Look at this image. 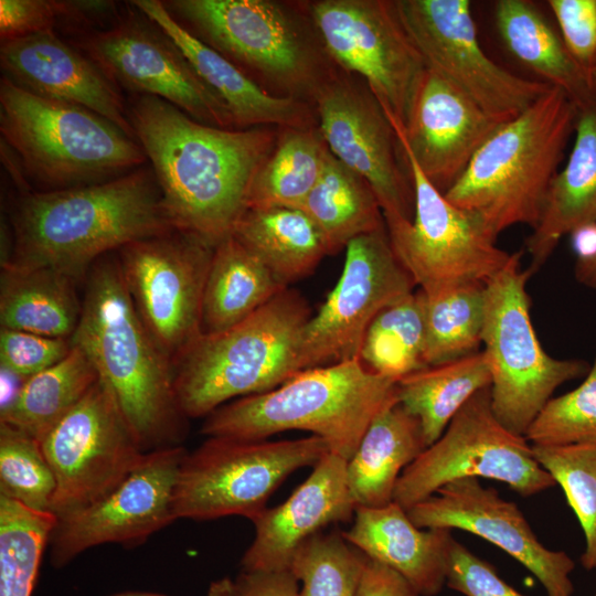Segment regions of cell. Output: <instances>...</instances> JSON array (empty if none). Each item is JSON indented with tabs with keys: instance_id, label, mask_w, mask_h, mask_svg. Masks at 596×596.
Masks as SVG:
<instances>
[{
	"instance_id": "36",
	"label": "cell",
	"mask_w": 596,
	"mask_h": 596,
	"mask_svg": "<svg viewBox=\"0 0 596 596\" xmlns=\"http://www.w3.org/2000/svg\"><path fill=\"white\" fill-rule=\"evenodd\" d=\"M327 151L318 126L279 128L272 152L252 181L246 209H298L316 185Z\"/></svg>"
},
{
	"instance_id": "48",
	"label": "cell",
	"mask_w": 596,
	"mask_h": 596,
	"mask_svg": "<svg viewBox=\"0 0 596 596\" xmlns=\"http://www.w3.org/2000/svg\"><path fill=\"white\" fill-rule=\"evenodd\" d=\"M236 596H299L298 582L288 571L246 572L234 579Z\"/></svg>"
},
{
	"instance_id": "49",
	"label": "cell",
	"mask_w": 596,
	"mask_h": 596,
	"mask_svg": "<svg viewBox=\"0 0 596 596\" xmlns=\"http://www.w3.org/2000/svg\"><path fill=\"white\" fill-rule=\"evenodd\" d=\"M25 380V377L4 368H0V413L4 412L13 404Z\"/></svg>"
},
{
	"instance_id": "1",
	"label": "cell",
	"mask_w": 596,
	"mask_h": 596,
	"mask_svg": "<svg viewBox=\"0 0 596 596\" xmlns=\"http://www.w3.org/2000/svg\"><path fill=\"white\" fill-rule=\"evenodd\" d=\"M128 118L172 226L213 246L232 235L278 129L209 126L146 95L132 99Z\"/></svg>"
},
{
	"instance_id": "20",
	"label": "cell",
	"mask_w": 596,
	"mask_h": 596,
	"mask_svg": "<svg viewBox=\"0 0 596 596\" xmlns=\"http://www.w3.org/2000/svg\"><path fill=\"white\" fill-rule=\"evenodd\" d=\"M158 30L127 21L89 33L81 45L117 86L163 99L202 124L235 128L222 100L178 46Z\"/></svg>"
},
{
	"instance_id": "6",
	"label": "cell",
	"mask_w": 596,
	"mask_h": 596,
	"mask_svg": "<svg viewBox=\"0 0 596 596\" xmlns=\"http://www.w3.org/2000/svg\"><path fill=\"white\" fill-rule=\"evenodd\" d=\"M310 317L306 300L286 287L234 327L201 333L173 364L182 414L206 417L233 398L268 392L300 372Z\"/></svg>"
},
{
	"instance_id": "54",
	"label": "cell",
	"mask_w": 596,
	"mask_h": 596,
	"mask_svg": "<svg viewBox=\"0 0 596 596\" xmlns=\"http://www.w3.org/2000/svg\"><path fill=\"white\" fill-rule=\"evenodd\" d=\"M594 596H596V594Z\"/></svg>"
},
{
	"instance_id": "17",
	"label": "cell",
	"mask_w": 596,
	"mask_h": 596,
	"mask_svg": "<svg viewBox=\"0 0 596 596\" xmlns=\"http://www.w3.org/2000/svg\"><path fill=\"white\" fill-rule=\"evenodd\" d=\"M312 106L328 149L369 183L385 224L412 221L414 189L407 162L392 123L365 83L333 71Z\"/></svg>"
},
{
	"instance_id": "47",
	"label": "cell",
	"mask_w": 596,
	"mask_h": 596,
	"mask_svg": "<svg viewBox=\"0 0 596 596\" xmlns=\"http://www.w3.org/2000/svg\"><path fill=\"white\" fill-rule=\"evenodd\" d=\"M355 596H421L393 568L366 557Z\"/></svg>"
},
{
	"instance_id": "27",
	"label": "cell",
	"mask_w": 596,
	"mask_h": 596,
	"mask_svg": "<svg viewBox=\"0 0 596 596\" xmlns=\"http://www.w3.org/2000/svg\"><path fill=\"white\" fill-rule=\"evenodd\" d=\"M576 110L574 146L553 179L539 224L525 241L532 274L564 235L596 223V86Z\"/></svg>"
},
{
	"instance_id": "43",
	"label": "cell",
	"mask_w": 596,
	"mask_h": 596,
	"mask_svg": "<svg viewBox=\"0 0 596 596\" xmlns=\"http://www.w3.org/2000/svg\"><path fill=\"white\" fill-rule=\"evenodd\" d=\"M72 348L71 339L1 328L0 368L28 379L58 363Z\"/></svg>"
},
{
	"instance_id": "51",
	"label": "cell",
	"mask_w": 596,
	"mask_h": 596,
	"mask_svg": "<svg viewBox=\"0 0 596 596\" xmlns=\"http://www.w3.org/2000/svg\"><path fill=\"white\" fill-rule=\"evenodd\" d=\"M206 596H236L234 581L223 577L212 582L206 592Z\"/></svg>"
},
{
	"instance_id": "44",
	"label": "cell",
	"mask_w": 596,
	"mask_h": 596,
	"mask_svg": "<svg viewBox=\"0 0 596 596\" xmlns=\"http://www.w3.org/2000/svg\"><path fill=\"white\" fill-rule=\"evenodd\" d=\"M556 28L570 54L594 79L596 70V0H549Z\"/></svg>"
},
{
	"instance_id": "21",
	"label": "cell",
	"mask_w": 596,
	"mask_h": 596,
	"mask_svg": "<svg viewBox=\"0 0 596 596\" xmlns=\"http://www.w3.org/2000/svg\"><path fill=\"white\" fill-rule=\"evenodd\" d=\"M406 511L418 528L458 529L498 546L538 578L546 596L574 594L570 555L543 545L519 507L479 478L454 480Z\"/></svg>"
},
{
	"instance_id": "32",
	"label": "cell",
	"mask_w": 596,
	"mask_h": 596,
	"mask_svg": "<svg viewBox=\"0 0 596 596\" xmlns=\"http://www.w3.org/2000/svg\"><path fill=\"white\" fill-rule=\"evenodd\" d=\"M287 286L233 235L213 252L202 300V333L242 322Z\"/></svg>"
},
{
	"instance_id": "37",
	"label": "cell",
	"mask_w": 596,
	"mask_h": 596,
	"mask_svg": "<svg viewBox=\"0 0 596 596\" xmlns=\"http://www.w3.org/2000/svg\"><path fill=\"white\" fill-rule=\"evenodd\" d=\"M424 362L435 366L478 352L482 343L485 284L424 294Z\"/></svg>"
},
{
	"instance_id": "12",
	"label": "cell",
	"mask_w": 596,
	"mask_h": 596,
	"mask_svg": "<svg viewBox=\"0 0 596 596\" xmlns=\"http://www.w3.org/2000/svg\"><path fill=\"white\" fill-rule=\"evenodd\" d=\"M529 443L493 415L488 386L476 393L443 435L404 469L394 501L408 510L445 485L467 477L503 482L522 497L556 486Z\"/></svg>"
},
{
	"instance_id": "38",
	"label": "cell",
	"mask_w": 596,
	"mask_h": 596,
	"mask_svg": "<svg viewBox=\"0 0 596 596\" xmlns=\"http://www.w3.org/2000/svg\"><path fill=\"white\" fill-rule=\"evenodd\" d=\"M425 318L421 289L383 309L369 326L359 359L372 372L400 380L427 368Z\"/></svg>"
},
{
	"instance_id": "53",
	"label": "cell",
	"mask_w": 596,
	"mask_h": 596,
	"mask_svg": "<svg viewBox=\"0 0 596 596\" xmlns=\"http://www.w3.org/2000/svg\"><path fill=\"white\" fill-rule=\"evenodd\" d=\"M594 81L596 82V70L594 72Z\"/></svg>"
},
{
	"instance_id": "41",
	"label": "cell",
	"mask_w": 596,
	"mask_h": 596,
	"mask_svg": "<svg viewBox=\"0 0 596 596\" xmlns=\"http://www.w3.org/2000/svg\"><path fill=\"white\" fill-rule=\"evenodd\" d=\"M55 487L41 444L0 423V494L30 509L50 512Z\"/></svg>"
},
{
	"instance_id": "19",
	"label": "cell",
	"mask_w": 596,
	"mask_h": 596,
	"mask_svg": "<svg viewBox=\"0 0 596 596\" xmlns=\"http://www.w3.org/2000/svg\"><path fill=\"white\" fill-rule=\"evenodd\" d=\"M185 454L182 446L146 453L140 464L111 492L57 519L49 543L52 565H67L81 553L100 544L137 546L175 521L173 493Z\"/></svg>"
},
{
	"instance_id": "23",
	"label": "cell",
	"mask_w": 596,
	"mask_h": 596,
	"mask_svg": "<svg viewBox=\"0 0 596 596\" xmlns=\"http://www.w3.org/2000/svg\"><path fill=\"white\" fill-rule=\"evenodd\" d=\"M0 65L2 76L17 86L87 108L136 139L118 86L54 31L1 41Z\"/></svg>"
},
{
	"instance_id": "40",
	"label": "cell",
	"mask_w": 596,
	"mask_h": 596,
	"mask_svg": "<svg viewBox=\"0 0 596 596\" xmlns=\"http://www.w3.org/2000/svg\"><path fill=\"white\" fill-rule=\"evenodd\" d=\"M532 449L540 465L562 488L581 524L585 538L582 566L596 570V444L532 445Z\"/></svg>"
},
{
	"instance_id": "14",
	"label": "cell",
	"mask_w": 596,
	"mask_h": 596,
	"mask_svg": "<svg viewBox=\"0 0 596 596\" xmlns=\"http://www.w3.org/2000/svg\"><path fill=\"white\" fill-rule=\"evenodd\" d=\"M394 3L426 67L499 121L515 118L551 87L540 79L511 73L485 53L469 0H394Z\"/></svg>"
},
{
	"instance_id": "34",
	"label": "cell",
	"mask_w": 596,
	"mask_h": 596,
	"mask_svg": "<svg viewBox=\"0 0 596 596\" xmlns=\"http://www.w3.org/2000/svg\"><path fill=\"white\" fill-rule=\"evenodd\" d=\"M298 209L319 227L329 254L362 234L386 228L383 211L369 183L329 149L316 185Z\"/></svg>"
},
{
	"instance_id": "35",
	"label": "cell",
	"mask_w": 596,
	"mask_h": 596,
	"mask_svg": "<svg viewBox=\"0 0 596 596\" xmlns=\"http://www.w3.org/2000/svg\"><path fill=\"white\" fill-rule=\"evenodd\" d=\"M98 379L87 355L73 344L58 363L25 380L13 404L0 413V423L40 443Z\"/></svg>"
},
{
	"instance_id": "26",
	"label": "cell",
	"mask_w": 596,
	"mask_h": 596,
	"mask_svg": "<svg viewBox=\"0 0 596 596\" xmlns=\"http://www.w3.org/2000/svg\"><path fill=\"white\" fill-rule=\"evenodd\" d=\"M342 536L366 557L404 576L421 596H435L446 586L451 530L422 529L397 502L358 507Z\"/></svg>"
},
{
	"instance_id": "25",
	"label": "cell",
	"mask_w": 596,
	"mask_h": 596,
	"mask_svg": "<svg viewBox=\"0 0 596 596\" xmlns=\"http://www.w3.org/2000/svg\"><path fill=\"white\" fill-rule=\"evenodd\" d=\"M131 3L182 52L203 83L227 108L235 128L315 126L312 104L270 93L232 61L188 31L159 0Z\"/></svg>"
},
{
	"instance_id": "39",
	"label": "cell",
	"mask_w": 596,
	"mask_h": 596,
	"mask_svg": "<svg viewBox=\"0 0 596 596\" xmlns=\"http://www.w3.org/2000/svg\"><path fill=\"white\" fill-rule=\"evenodd\" d=\"M366 556L342 533L318 532L296 550L289 571L299 596H355Z\"/></svg>"
},
{
	"instance_id": "18",
	"label": "cell",
	"mask_w": 596,
	"mask_h": 596,
	"mask_svg": "<svg viewBox=\"0 0 596 596\" xmlns=\"http://www.w3.org/2000/svg\"><path fill=\"white\" fill-rule=\"evenodd\" d=\"M414 286L386 228L350 241L339 280L305 327L301 371L359 358L373 319L413 294Z\"/></svg>"
},
{
	"instance_id": "10",
	"label": "cell",
	"mask_w": 596,
	"mask_h": 596,
	"mask_svg": "<svg viewBox=\"0 0 596 596\" xmlns=\"http://www.w3.org/2000/svg\"><path fill=\"white\" fill-rule=\"evenodd\" d=\"M315 435L286 440L209 437L185 454L173 493V514L195 521L241 515L253 520L294 471L328 454Z\"/></svg>"
},
{
	"instance_id": "4",
	"label": "cell",
	"mask_w": 596,
	"mask_h": 596,
	"mask_svg": "<svg viewBox=\"0 0 596 596\" xmlns=\"http://www.w3.org/2000/svg\"><path fill=\"white\" fill-rule=\"evenodd\" d=\"M576 106L551 86L515 118L501 124L444 193L497 237L517 224H539L549 190L575 130Z\"/></svg>"
},
{
	"instance_id": "7",
	"label": "cell",
	"mask_w": 596,
	"mask_h": 596,
	"mask_svg": "<svg viewBox=\"0 0 596 596\" xmlns=\"http://www.w3.org/2000/svg\"><path fill=\"white\" fill-rule=\"evenodd\" d=\"M0 131L28 175L50 190L108 181L147 161L139 142L108 119L32 94L4 76Z\"/></svg>"
},
{
	"instance_id": "45",
	"label": "cell",
	"mask_w": 596,
	"mask_h": 596,
	"mask_svg": "<svg viewBox=\"0 0 596 596\" xmlns=\"http://www.w3.org/2000/svg\"><path fill=\"white\" fill-rule=\"evenodd\" d=\"M96 2L52 0H1V41L53 31L60 19L93 8Z\"/></svg>"
},
{
	"instance_id": "28",
	"label": "cell",
	"mask_w": 596,
	"mask_h": 596,
	"mask_svg": "<svg viewBox=\"0 0 596 596\" xmlns=\"http://www.w3.org/2000/svg\"><path fill=\"white\" fill-rule=\"evenodd\" d=\"M426 448L418 419L398 401L382 409L347 461V482L355 507L377 508L394 501L402 472Z\"/></svg>"
},
{
	"instance_id": "29",
	"label": "cell",
	"mask_w": 596,
	"mask_h": 596,
	"mask_svg": "<svg viewBox=\"0 0 596 596\" xmlns=\"http://www.w3.org/2000/svg\"><path fill=\"white\" fill-rule=\"evenodd\" d=\"M497 33L507 51L539 79L561 88L575 106L596 83L576 63L556 28L529 0H498L493 7Z\"/></svg>"
},
{
	"instance_id": "22",
	"label": "cell",
	"mask_w": 596,
	"mask_h": 596,
	"mask_svg": "<svg viewBox=\"0 0 596 596\" xmlns=\"http://www.w3.org/2000/svg\"><path fill=\"white\" fill-rule=\"evenodd\" d=\"M389 119L402 148L409 152L425 177L441 193L455 184L473 155L503 124L428 68L406 125L403 127Z\"/></svg>"
},
{
	"instance_id": "24",
	"label": "cell",
	"mask_w": 596,
	"mask_h": 596,
	"mask_svg": "<svg viewBox=\"0 0 596 596\" xmlns=\"http://www.w3.org/2000/svg\"><path fill=\"white\" fill-rule=\"evenodd\" d=\"M347 461L329 451L286 501L266 507L252 520L255 536L242 557V571H288L304 541L331 523L353 520L356 507L348 488Z\"/></svg>"
},
{
	"instance_id": "13",
	"label": "cell",
	"mask_w": 596,
	"mask_h": 596,
	"mask_svg": "<svg viewBox=\"0 0 596 596\" xmlns=\"http://www.w3.org/2000/svg\"><path fill=\"white\" fill-rule=\"evenodd\" d=\"M402 151L413 182L414 215L412 221L385 224L396 257L426 295L486 284L512 253L498 247L481 221L449 202L409 152Z\"/></svg>"
},
{
	"instance_id": "16",
	"label": "cell",
	"mask_w": 596,
	"mask_h": 596,
	"mask_svg": "<svg viewBox=\"0 0 596 596\" xmlns=\"http://www.w3.org/2000/svg\"><path fill=\"white\" fill-rule=\"evenodd\" d=\"M214 248L173 230L117 251L131 300L172 364L202 333L203 291Z\"/></svg>"
},
{
	"instance_id": "33",
	"label": "cell",
	"mask_w": 596,
	"mask_h": 596,
	"mask_svg": "<svg viewBox=\"0 0 596 596\" xmlns=\"http://www.w3.org/2000/svg\"><path fill=\"white\" fill-rule=\"evenodd\" d=\"M483 351L427 366L397 381V401L421 424L426 446L434 444L465 404L490 386Z\"/></svg>"
},
{
	"instance_id": "3",
	"label": "cell",
	"mask_w": 596,
	"mask_h": 596,
	"mask_svg": "<svg viewBox=\"0 0 596 596\" xmlns=\"http://www.w3.org/2000/svg\"><path fill=\"white\" fill-rule=\"evenodd\" d=\"M71 340L93 363L146 453L181 446L187 417L173 364L141 320L117 259L103 257L92 266Z\"/></svg>"
},
{
	"instance_id": "52",
	"label": "cell",
	"mask_w": 596,
	"mask_h": 596,
	"mask_svg": "<svg viewBox=\"0 0 596 596\" xmlns=\"http://www.w3.org/2000/svg\"><path fill=\"white\" fill-rule=\"evenodd\" d=\"M111 596H167L164 594L160 593H152V592H124V593H117Z\"/></svg>"
},
{
	"instance_id": "30",
	"label": "cell",
	"mask_w": 596,
	"mask_h": 596,
	"mask_svg": "<svg viewBox=\"0 0 596 596\" xmlns=\"http://www.w3.org/2000/svg\"><path fill=\"white\" fill-rule=\"evenodd\" d=\"M1 328L71 339L82 313L77 279L50 268L2 263Z\"/></svg>"
},
{
	"instance_id": "46",
	"label": "cell",
	"mask_w": 596,
	"mask_h": 596,
	"mask_svg": "<svg viewBox=\"0 0 596 596\" xmlns=\"http://www.w3.org/2000/svg\"><path fill=\"white\" fill-rule=\"evenodd\" d=\"M446 586L464 596H526L500 577L492 564L456 540L450 549Z\"/></svg>"
},
{
	"instance_id": "50",
	"label": "cell",
	"mask_w": 596,
	"mask_h": 596,
	"mask_svg": "<svg viewBox=\"0 0 596 596\" xmlns=\"http://www.w3.org/2000/svg\"><path fill=\"white\" fill-rule=\"evenodd\" d=\"M574 274L578 283L596 290V248L588 255L577 257Z\"/></svg>"
},
{
	"instance_id": "5",
	"label": "cell",
	"mask_w": 596,
	"mask_h": 596,
	"mask_svg": "<svg viewBox=\"0 0 596 596\" xmlns=\"http://www.w3.org/2000/svg\"><path fill=\"white\" fill-rule=\"evenodd\" d=\"M397 401V380L359 358L302 370L274 390L236 398L205 417L207 437L263 440L290 429L322 438L347 460L372 421Z\"/></svg>"
},
{
	"instance_id": "42",
	"label": "cell",
	"mask_w": 596,
	"mask_h": 596,
	"mask_svg": "<svg viewBox=\"0 0 596 596\" xmlns=\"http://www.w3.org/2000/svg\"><path fill=\"white\" fill-rule=\"evenodd\" d=\"M525 438L542 446L596 444V356L576 389L545 404Z\"/></svg>"
},
{
	"instance_id": "15",
	"label": "cell",
	"mask_w": 596,
	"mask_h": 596,
	"mask_svg": "<svg viewBox=\"0 0 596 596\" xmlns=\"http://www.w3.org/2000/svg\"><path fill=\"white\" fill-rule=\"evenodd\" d=\"M40 444L55 477L50 512L57 519L107 496L146 454L99 379Z\"/></svg>"
},
{
	"instance_id": "8",
	"label": "cell",
	"mask_w": 596,
	"mask_h": 596,
	"mask_svg": "<svg viewBox=\"0 0 596 596\" xmlns=\"http://www.w3.org/2000/svg\"><path fill=\"white\" fill-rule=\"evenodd\" d=\"M163 4L175 20L190 26L188 31L270 84L280 96L312 104L333 72L308 15L281 2L173 0Z\"/></svg>"
},
{
	"instance_id": "2",
	"label": "cell",
	"mask_w": 596,
	"mask_h": 596,
	"mask_svg": "<svg viewBox=\"0 0 596 596\" xmlns=\"http://www.w3.org/2000/svg\"><path fill=\"white\" fill-rule=\"evenodd\" d=\"M2 263L50 268L81 279L105 254L175 230L152 169L82 187L31 192L12 215Z\"/></svg>"
},
{
	"instance_id": "11",
	"label": "cell",
	"mask_w": 596,
	"mask_h": 596,
	"mask_svg": "<svg viewBox=\"0 0 596 596\" xmlns=\"http://www.w3.org/2000/svg\"><path fill=\"white\" fill-rule=\"evenodd\" d=\"M302 6L330 62L359 76L386 116L404 127L427 67L394 1L317 0Z\"/></svg>"
},
{
	"instance_id": "31",
	"label": "cell",
	"mask_w": 596,
	"mask_h": 596,
	"mask_svg": "<svg viewBox=\"0 0 596 596\" xmlns=\"http://www.w3.org/2000/svg\"><path fill=\"white\" fill-rule=\"evenodd\" d=\"M232 235L287 287L312 273L329 254L319 227L295 207L246 209Z\"/></svg>"
},
{
	"instance_id": "9",
	"label": "cell",
	"mask_w": 596,
	"mask_h": 596,
	"mask_svg": "<svg viewBox=\"0 0 596 596\" xmlns=\"http://www.w3.org/2000/svg\"><path fill=\"white\" fill-rule=\"evenodd\" d=\"M522 252L485 284L483 353L490 374L493 415L510 432L529 427L565 382L586 375L583 360L556 359L542 348L532 324L526 284L532 273L521 266Z\"/></svg>"
}]
</instances>
